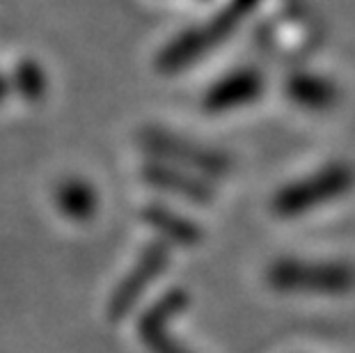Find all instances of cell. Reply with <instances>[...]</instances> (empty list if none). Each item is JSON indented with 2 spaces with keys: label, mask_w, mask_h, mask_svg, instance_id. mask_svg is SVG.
Masks as SVG:
<instances>
[{
  "label": "cell",
  "mask_w": 355,
  "mask_h": 353,
  "mask_svg": "<svg viewBox=\"0 0 355 353\" xmlns=\"http://www.w3.org/2000/svg\"><path fill=\"white\" fill-rule=\"evenodd\" d=\"M142 142L152 152L156 159L168 161L165 165H179L184 170L200 172V175L209 177H220L230 170L227 156L216 152V149L195 145L191 140H184L181 136H175L170 131L152 129L142 133Z\"/></svg>",
  "instance_id": "obj_4"
},
{
  "label": "cell",
  "mask_w": 355,
  "mask_h": 353,
  "mask_svg": "<svg viewBox=\"0 0 355 353\" xmlns=\"http://www.w3.org/2000/svg\"><path fill=\"white\" fill-rule=\"evenodd\" d=\"M353 189L355 165L349 161H332L305 177L293 179L291 184H284L273 195V212L282 218H298L344 198Z\"/></svg>",
  "instance_id": "obj_2"
},
{
  "label": "cell",
  "mask_w": 355,
  "mask_h": 353,
  "mask_svg": "<svg viewBox=\"0 0 355 353\" xmlns=\"http://www.w3.org/2000/svg\"><path fill=\"white\" fill-rule=\"evenodd\" d=\"M266 280L289 296H344L355 289V264L346 259L282 257L268 266Z\"/></svg>",
  "instance_id": "obj_1"
},
{
  "label": "cell",
  "mask_w": 355,
  "mask_h": 353,
  "mask_svg": "<svg viewBox=\"0 0 355 353\" xmlns=\"http://www.w3.org/2000/svg\"><path fill=\"white\" fill-rule=\"evenodd\" d=\"M284 94L298 108L314 112L330 110L332 106H337L339 96H342L335 80L316 71H291L284 80Z\"/></svg>",
  "instance_id": "obj_8"
},
{
  "label": "cell",
  "mask_w": 355,
  "mask_h": 353,
  "mask_svg": "<svg viewBox=\"0 0 355 353\" xmlns=\"http://www.w3.org/2000/svg\"><path fill=\"white\" fill-rule=\"evenodd\" d=\"M17 89L26 99H40L46 92V74L42 71V67H37L35 62H21L17 69Z\"/></svg>",
  "instance_id": "obj_12"
},
{
  "label": "cell",
  "mask_w": 355,
  "mask_h": 353,
  "mask_svg": "<svg viewBox=\"0 0 355 353\" xmlns=\"http://www.w3.org/2000/svg\"><path fill=\"white\" fill-rule=\"evenodd\" d=\"M145 221L152 225L156 232L165 234V239L179 246H195L202 239V232L188 218L179 216L165 207H149L145 212Z\"/></svg>",
  "instance_id": "obj_11"
},
{
  "label": "cell",
  "mask_w": 355,
  "mask_h": 353,
  "mask_svg": "<svg viewBox=\"0 0 355 353\" xmlns=\"http://www.w3.org/2000/svg\"><path fill=\"white\" fill-rule=\"evenodd\" d=\"M145 177L154 186H161L163 191L184 195V198L193 202H207L211 198V186L200 179H193L186 170H177L172 165L154 163L152 168L145 170Z\"/></svg>",
  "instance_id": "obj_9"
},
{
  "label": "cell",
  "mask_w": 355,
  "mask_h": 353,
  "mask_svg": "<svg viewBox=\"0 0 355 353\" xmlns=\"http://www.w3.org/2000/svg\"><path fill=\"white\" fill-rule=\"evenodd\" d=\"M188 307V294L184 289L168 291L158 303L152 305V310L145 312L140 319L138 333L145 342V347L152 353H193L188 351L179 340L172 337V324L177 321L179 314H184Z\"/></svg>",
  "instance_id": "obj_6"
},
{
  "label": "cell",
  "mask_w": 355,
  "mask_h": 353,
  "mask_svg": "<svg viewBox=\"0 0 355 353\" xmlns=\"http://www.w3.org/2000/svg\"><path fill=\"white\" fill-rule=\"evenodd\" d=\"M263 87H266V76L257 67H236L211 83L204 94V108L216 115L239 110L259 99Z\"/></svg>",
  "instance_id": "obj_5"
},
{
  "label": "cell",
  "mask_w": 355,
  "mask_h": 353,
  "mask_svg": "<svg viewBox=\"0 0 355 353\" xmlns=\"http://www.w3.org/2000/svg\"><path fill=\"white\" fill-rule=\"evenodd\" d=\"M259 3L261 0H232L209 24L191 28L188 33L175 37L163 49L161 60H158L161 69L177 71L193 62H200L204 55H209L211 49H218L225 40H230L234 30L243 24L248 14H252L257 10Z\"/></svg>",
  "instance_id": "obj_3"
},
{
  "label": "cell",
  "mask_w": 355,
  "mask_h": 353,
  "mask_svg": "<svg viewBox=\"0 0 355 353\" xmlns=\"http://www.w3.org/2000/svg\"><path fill=\"white\" fill-rule=\"evenodd\" d=\"M168 259H170V255H168V246L165 243H154L142 252L138 264H135L131 268V273L119 282L115 296L110 300L112 317H124V314L138 303V298L145 294L149 284L158 280V275L165 271Z\"/></svg>",
  "instance_id": "obj_7"
},
{
  "label": "cell",
  "mask_w": 355,
  "mask_h": 353,
  "mask_svg": "<svg viewBox=\"0 0 355 353\" xmlns=\"http://www.w3.org/2000/svg\"><path fill=\"white\" fill-rule=\"evenodd\" d=\"M55 202L67 218L71 221H89L94 216L99 200H96L94 189L83 179H67L58 186L55 191Z\"/></svg>",
  "instance_id": "obj_10"
},
{
  "label": "cell",
  "mask_w": 355,
  "mask_h": 353,
  "mask_svg": "<svg viewBox=\"0 0 355 353\" xmlns=\"http://www.w3.org/2000/svg\"><path fill=\"white\" fill-rule=\"evenodd\" d=\"M7 92H10V89H7V80H5L3 76H0V101L5 99V96H7Z\"/></svg>",
  "instance_id": "obj_13"
}]
</instances>
